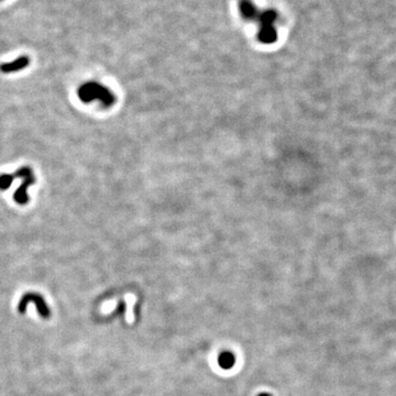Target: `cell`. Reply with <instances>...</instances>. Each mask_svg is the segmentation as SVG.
Segmentation results:
<instances>
[{
	"instance_id": "obj_4",
	"label": "cell",
	"mask_w": 396,
	"mask_h": 396,
	"mask_svg": "<svg viewBox=\"0 0 396 396\" xmlns=\"http://www.w3.org/2000/svg\"><path fill=\"white\" fill-rule=\"evenodd\" d=\"M30 64V59L28 56H20L18 59H15L14 61L5 63L0 65V71L5 74H11L16 72H20L21 69L26 68Z\"/></svg>"
},
{
	"instance_id": "obj_7",
	"label": "cell",
	"mask_w": 396,
	"mask_h": 396,
	"mask_svg": "<svg viewBox=\"0 0 396 396\" xmlns=\"http://www.w3.org/2000/svg\"><path fill=\"white\" fill-rule=\"evenodd\" d=\"M236 363V358L229 351H224L218 356V364L225 370H229Z\"/></svg>"
},
{
	"instance_id": "obj_3",
	"label": "cell",
	"mask_w": 396,
	"mask_h": 396,
	"mask_svg": "<svg viewBox=\"0 0 396 396\" xmlns=\"http://www.w3.org/2000/svg\"><path fill=\"white\" fill-rule=\"evenodd\" d=\"M31 302L37 305L38 313L41 317L44 319H48L50 317L51 312L49 306L46 305L45 301L42 299V296L34 293H27L26 295L22 296V299L20 300L18 305V312L20 314H25L27 311V306L29 305V303Z\"/></svg>"
},
{
	"instance_id": "obj_8",
	"label": "cell",
	"mask_w": 396,
	"mask_h": 396,
	"mask_svg": "<svg viewBox=\"0 0 396 396\" xmlns=\"http://www.w3.org/2000/svg\"><path fill=\"white\" fill-rule=\"evenodd\" d=\"M276 18L277 15L274 10H266L259 15L258 19L261 22V27H271L274 25Z\"/></svg>"
},
{
	"instance_id": "obj_1",
	"label": "cell",
	"mask_w": 396,
	"mask_h": 396,
	"mask_svg": "<svg viewBox=\"0 0 396 396\" xmlns=\"http://www.w3.org/2000/svg\"><path fill=\"white\" fill-rule=\"evenodd\" d=\"M77 96L83 103H91L94 101L101 102L105 106H110L115 102V96L107 87L96 83V81H89L81 85L77 90Z\"/></svg>"
},
{
	"instance_id": "obj_9",
	"label": "cell",
	"mask_w": 396,
	"mask_h": 396,
	"mask_svg": "<svg viewBox=\"0 0 396 396\" xmlns=\"http://www.w3.org/2000/svg\"><path fill=\"white\" fill-rule=\"evenodd\" d=\"M15 175L14 174H2L0 175V189L6 190L9 188L11 184L14 183Z\"/></svg>"
},
{
	"instance_id": "obj_10",
	"label": "cell",
	"mask_w": 396,
	"mask_h": 396,
	"mask_svg": "<svg viewBox=\"0 0 396 396\" xmlns=\"http://www.w3.org/2000/svg\"><path fill=\"white\" fill-rule=\"evenodd\" d=\"M259 396H271V395H269V394H260Z\"/></svg>"
},
{
	"instance_id": "obj_6",
	"label": "cell",
	"mask_w": 396,
	"mask_h": 396,
	"mask_svg": "<svg viewBox=\"0 0 396 396\" xmlns=\"http://www.w3.org/2000/svg\"><path fill=\"white\" fill-rule=\"evenodd\" d=\"M259 39L263 43H273L276 40V30L274 27H261Z\"/></svg>"
},
{
	"instance_id": "obj_5",
	"label": "cell",
	"mask_w": 396,
	"mask_h": 396,
	"mask_svg": "<svg viewBox=\"0 0 396 396\" xmlns=\"http://www.w3.org/2000/svg\"><path fill=\"white\" fill-rule=\"evenodd\" d=\"M240 11L246 19H258L259 14L254 5L250 0H242L240 3Z\"/></svg>"
},
{
	"instance_id": "obj_11",
	"label": "cell",
	"mask_w": 396,
	"mask_h": 396,
	"mask_svg": "<svg viewBox=\"0 0 396 396\" xmlns=\"http://www.w3.org/2000/svg\"><path fill=\"white\" fill-rule=\"evenodd\" d=\"M0 2H2V0H0Z\"/></svg>"
},
{
	"instance_id": "obj_2",
	"label": "cell",
	"mask_w": 396,
	"mask_h": 396,
	"mask_svg": "<svg viewBox=\"0 0 396 396\" xmlns=\"http://www.w3.org/2000/svg\"><path fill=\"white\" fill-rule=\"evenodd\" d=\"M15 176L21 179V185L17 188L15 193V201L19 205H26L29 202L28 189L36 183V176H34L33 171L29 166H22L19 168L15 173Z\"/></svg>"
}]
</instances>
